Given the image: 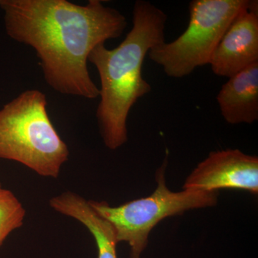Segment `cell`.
Here are the masks:
<instances>
[{"label": "cell", "instance_id": "1", "mask_svg": "<svg viewBox=\"0 0 258 258\" xmlns=\"http://www.w3.org/2000/svg\"><path fill=\"white\" fill-rule=\"evenodd\" d=\"M7 34L35 51L45 82L56 92L86 99L99 97L88 69L91 51L121 36L126 18L100 0H0Z\"/></svg>", "mask_w": 258, "mask_h": 258}, {"label": "cell", "instance_id": "2", "mask_svg": "<svg viewBox=\"0 0 258 258\" xmlns=\"http://www.w3.org/2000/svg\"><path fill=\"white\" fill-rule=\"evenodd\" d=\"M167 15L150 2L137 0L133 9V26L118 47L97 45L88 62L96 67L101 81V101L96 118L103 143L116 150L128 141L127 119L139 98L152 91L142 76L146 56L165 41Z\"/></svg>", "mask_w": 258, "mask_h": 258}, {"label": "cell", "instance_id": "3", "mask_svg": "<svg viewBox=\"0 0 258 258\" xmlns=\"http://www.w3.org/2000/svg\"><path fill=\"white\" fill-rule=\"evenodd\" d=\"M45 93L23 91L0 110V159L57 178L70 151L51 121Z\"/></svg>", "mask_w": 258, "mask_h": 258}, {"label": "cell", "instance_id": "4", "mask_svg": "<svg viewBox=\"0 0 258 258\" xmlns=\"http://www.w3.org/2000/svg\"><path fill=\"white\" fill-rule=\"evenodd\" d=\"M167 164L166 154L156 172L157 187L147 198L132 200L118 207H112L106 202L88 200L93 210L111 224L118 243H128L129 258H142L149 243L151 231L161 220L195 209L211 208L218 201V191H171L166 183Z\"/></svg>", "mask_w": 258, "mask_h": 258}, {"label": "cell", "instance_id": "5", "mask_svg": "<svg viewBox=\"0 0 258 258\" xmlns=\"http://www.w3.org/2000/svg\"><path fill=\"white\" fill-rule=\"evenodd\" d=\"M249 0H193L189 23L179 37L149 51V58L169 77L181 79L197 68L210 64L224 34Z\"/></svg>", "mask_w": 258, "mask_h": 258}, {"label": "cell", "instance_id": "6", "mask_svg": "<svg viewBox=\"0 0 258 258\" xmlns=\"http://www.w3.org/2000/svg\"><path fill=\"white\" fill-rule=\"evenodd\" d=\"M245 190L258 194V158L239 149L216 151L198 164L187 176L183 190L218 191Z\"/></svg>", "mask_w": 258, "mask_h": 258}, {"label": "cell", "instance_id": "7", "mask_svg": "<svg viewBox=\"0 0 258 258\" xmlns=\"http://www.w3.org/2000/svg\"><path fill=\"white\" fill-rule=\"evenodd\" d=\"M258 62V3L249 1L224 34L210 60L212 72L230 79Z\"/></svg>", "mask_w": 258, "mask_h": 258}, {"label": "cell", "instance_id": "8", "mask_svg": "<svg viewBox=\"0 0 258 258\" xmlns=\"http://www.w3.org/2000/svg\"><path fill=\"white\" fill-rule=\"evenodd\" d=\"M220 113L230 124H251L258 119V62L234 75L217 96Z\"/></svg>", "mask_w": 258, "mask_h": 258}, {"label": "cell", "instance_id": "9", "mask_svg": "<svg viewBox=\"0 0 258 258\" xmlns=\"http://www.w3.org/2000/svg\"><path fill=\"white\" fill-rule=\"evenodd\" d=\"M49 204L56 212L78 220L90 231L96 241L97 258H118V243L113 227L93 210L88 200L76 193L66 191L51 198Z\"/></svg>", "mask_w": 258, "mask_h": 258}, {"label": "cell", "instance_id": "10", "mask_svg": "<svg viewBox=\"0 0 258 258\" xmlns=\"http://www.w3.org/2000/svg\"><path fill=\"white\" fill-rule=\"evenodd\" d=\"M26 210L13 191H0V247L13 231L23 225Z\"/></svg>", "mask_w": 258, "mask_h": 258}, {"label": "cell", "instance_id": "11", "mask_svg": "<svg viewBox=\"0 0 258 258\" xmlns=\"http://www.w3.org/2000/svg\"><path fill=\"white\" fill-rule=\"evenodd\" d=\"M3 189V186H2L1 183H0V191H2V190Z\"/></svg>", "mask_w": 258, "mask_h": 258}]
</instances>
